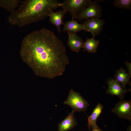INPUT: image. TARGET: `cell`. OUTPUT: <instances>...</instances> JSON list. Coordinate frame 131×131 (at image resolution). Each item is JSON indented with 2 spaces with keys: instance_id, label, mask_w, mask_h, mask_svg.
I'll use <instances>...</instances> for the list:
<instances>
[{
  "instance_id": "cell-4",
  "label": "cell",
  "mask_w": 131,
  "mask_h": 131,
  "mask_svg": "<svg viewBox=\"0 0 131 131\" xmlns=\"http://www.w3.org/2000/svg\"><path fill=\"white\" fill-rule=\"evenodd\" d=\"M91 1L90 0H65L61 3L60 7L63 10L69 12L72 19H76L78 14Z\"/></svg>"
},
{
  "instance_id": "cell-20",
  "label": "cell",
  "mask_w": 131,
  "mask_h": 131,
  "mask_svg": "<svg viewBox=\"0 0 131 131\" xmlns=\"http://www.w3.org/2000/svg\"><path fill=\"white\" fill-rule=\"evenodd\" d=\"M127 131H131V125H130L128 128Z\"/></svg>"
},
{
  "instance_id": "cell-13",
  "label": "cell",
  "mask_w": 131,
  "mask_h": 131,
  "mask_svg": "<svg viewBox=\"0 0 131 131\" xmlns=\"http://www.w3.org/2000/svg\"><path fill=\"white\" fill-rule=\"evenodd\" d=\"M131 76L122 67L119 70H117L115 77V79L120 83L123 87L126 88L127 84H129L131 85L130 81Z\"/></svg>"
},
{
  "instance_id": "cell-16",
  "label": "cell",
  "mask_w": 131,
  "mask_h": 131,
  "mask_svg": "<svg viewBox=\"0 0 131 131\" xmlns=\"http://www.w3.org/2000/svg\"><path fill=\"white\" fill-rule=\"evenodd\" d=\"M21 2L19 0H0V7L11 13L14 12Z\"/></svg>"
},
{
  "instance_id": "cell-6",
  "label": "cell",
  "mask_w": 131,
  "mask_h": 131,
  "mask_svg": "<svg viewBox=\"0 0 131 131\" xmlns=\"http://www.w3.org/2000/svg\"><path fill=\"white\" fill-rule=\"evenodd\" d=\"M111 111L119 117L131 121V101L121 100L112 109Z\"/></svg>"
},
{
  "instance_id": "cell-19",
  "label": "cell",
  "mask_w": 131,
  "mask_h": 131,
  "mask_svg": "<svg viewBox=\"0 0 131 131\" xmlns=\"http://www.w3.org/2000/svg\"><path fill=\"white\" fill-rule=\"evenodd\" d=\"M91 128L92 131H102L101 129L98 127L97 125L93 126Z\"/></svg>"
},
{
  "instance_id": "cell-5",
  "label": "cell",
  "mask_w": 131,
  "mask_h": 131,
  "mask_svg": "<svg viewBox=\"0 0 131 131\" xmlns=\"http://www.w3.org/2000/svg\"><path fill=\"white\" fill-rule=\"evenodd\" d=\"M102 16L101 6L97 1H92L89 5L78 14L76 19L81 21L83 19L99 18Z\"/></svg>"
},
{
  "instance_id": "cell-18",
  "label": "cell",
  "mask_w": 131,
  "mask_h": 131,
  "mask_svg": "<svg viewBox=\"0 0 131 131\" xmlns=\"http://www.w3.org/2000/svg\"><path fill=\"white\" fill-rule=\"evenodd\" d=\"M125 63L127 67L128 73L131 75V63L126 61L125 62Z\"/></svg>"
},
{
  "instance_id": "cell-12",
  "label": "cell",
  "mask_w": 131,
  "mask_h": 131,
  "mask_svg": "<svg viewBox=\"0 0 131 131\" xmlns=\"http://www.w3.org/2000/svg\"><path fill=\"white\" fill-rule=\"evenodd\" d=\"M63 31L76 33L78 32L84 30L83 24L78 23L74 19L68 20L64 23Z\"/></svg>"
},
{
  "instance_id": "cell-3",
  "label": "cell",
  "mask_w": 131,
  "mask_h": 131,
  "mask_svg": "<svg viewBox=\"0 0 131 131\" xmlns=\"http://www.w3.org/2000/svg\"><path fill=\"white\" fill-rule=\"evenodd\" d=\"M64 104L69 106L75 112H85L89 106L88 102L84 99L80 93L73 89L70 91L68 98Z\"/></svg>"
},
{
  "instance_id": "cell-7",
  "label": "cell",
  "mask_w": 131,
  "mask_h": 131,
  "mask_svg": "<svg viewBox=\"0 0 131 131\" xmlns=\"http://www.w3.org/2000/svg\"><path fill=\"white\" fill-rule=\"evenodd\" d=\"M108 88L106 91L107 93L119 97L120 100L124 98V96L128 92L131 91V89H127L123 87L120 83L115 79H109L107 81Z\"/></svg>"
},
{
  "instance_id": "cell-9",
  "label": "cell",
  "mask_w": 131,
  "mask_h": 131,
  "mask_svg": "<svg viewBox=\"0 0 131 131\" xmlns=\"http://www.w3.org/2000/svg\"><path fill=\"white\" fill-rule=\"evenodd\" d=\"M68 36V45L72 51L79 52L83 47L84 42L83 39L76 33L67 32Z\"/></svg>"
},
{
  "instance_id": "cell-14",
  "label": "cell",
  "mask_w": 131,
  "mask_h": 131,
  "mask_svg": "<svg viewBox=\"0 0 131 131\" xmlns=\"http://www.w3.org/2000/svg\"><path fill=\"white\" fill-rule=\"evenodd\" d=\"M103 109V106L100 103H98L93 109L90 115L88 116V126L90 129L93 126L97 125L98 118L101 113Z\"/></svg>"
},
{
  "instance_id": "cell-1",
  "label": "cell",
  "mask_w": 131,
  "mask_h": 131,
  "mask_svg": "<svg viewBox=\"0 0 131 131\" xmlns=\"http://www.w3.org/2000/svg\"><path fill=\"white\" fill-rule=\"evenodd\" d=\"M66 52L62 41L53 32L44 28L24 37L20 54L36 75L52 79L62 75L69 63Z\"/></svg>"
},
{
  "instance_id": "cell-17",
  "label": "cell",
  "mask_w": 131,
  "mask_h": 131,
  "mask_svg": "<svg viewBox=\"0 0 131 131\" xmlns=\"http://www.w3.org/2000/svg\"><path fill=\"white\" fill-rule=\"evenodd\" d=\"M114 5L119 8L131 9V0H115Z\"/></svg>"
},
{
  "instance_id": "cell-21",
  "label": "cell",
  "mask_w": 131,
  "mask_h": 131,
  "mask_svg": "<svg viewBox=\"0 0 131 131\" xmlns=\"http://www.w3.org/2000/svg\"><path fill=\"white\" fill-rule=\"evenodd\" d=\"M89 131H90V129L89 128Z\"/></svg>"
},
{
  "instance_id": "cell-10",
  "label": "cell",
  "mask_w": 131,
  "mask_h": 131,
  "mask_svg": "<svg viewBox=\"0 0 131 131\" xmlns=\"http://www.w3.org/2000/svg\"><path fill=\"white\" fill-rule=\"evenodd\" d=\"M75 112L73 110L58 124V129L59 131H68L72 129L75 126L77 121L74 114Z\"/></svg>"
},
{
  "instance_id": "cell-8",
  "label": "cell",
  "mask_w": 131,
  "mask_h": 131,
  "mask_svg": "<svg viewBox=\"0 0 131 131\" xmlns=\"http://www.w3.org/2000/svg\"><path fill=\"white\" fill-rule=\"evenodd\" d=\"M105 22L99 18L88 19L83 24L85 31L90 33L92 37L98 35L101 32Z\"/></svg>"
},
{
  "instance_id": "cell-2",
  "label": "cell",
  "mask_w": 131,
  "mask_h": 131,
  "mask_svg": "<svg viewBox=\"0 0 131 131\" xmlns=\"http://www.w3.org/2000/svg\"><path fill=\"white\" fill-rule=\"evenodd\" d=\"M61 5L57 0H25L11 13L7 21L11 25L22 27L44 20Z\"/></svg>"
},
{
  "instance_id": "cell-11",
  "label": "cell",
  "mask_w": 131,
  "mask_h": 131,
  "mask_svg": "<svg viewBox=\"0 0 131 131\" xmlns=\"http://www.w3.org/2000/svg\"><path fill=\"white\" fill-rule=\"evenodd\" d=\"M67 13V12L63 10H60L56 12L53 11L49 15V21L52 24L55 25L59 33L61 32V25H64L63 19Z\"/></svg>"
},
{
  "instance_id": "cell-15",
  "label": "cell",
  "mask_w": 131,
  "mask_h": 131,
  "mask_svg": "<svg viewBox=\"0 0 131 131\" xmlns=\"http://www.w3.org/2000/svg\"><path fill=\"white\" fill-rule=\"evenodd\" d=\"M99 41L96 40L94 37L91 38H87L86 41L84 42L83 51H87L88 52L95 53L97 51L99 45Z\"/></svg>"
}]
</instances>
